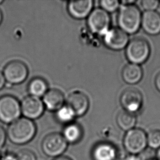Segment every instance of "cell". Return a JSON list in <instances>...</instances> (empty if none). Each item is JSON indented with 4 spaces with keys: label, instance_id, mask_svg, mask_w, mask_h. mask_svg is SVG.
Listing matches in <instances>:
<instances>
[{
    "label": "cell",
    "instance_id": "obj_7",
    "mask_svg": "<svg viewBox=\"0 0 160 160\" xmlns=\"http://www.w3.org/2000/svg\"><path fill=\"white\" fill-rule=\"evenodd\" d=\"M5 80L11 84H19L26 80L28 69L22 61L14 60L7 64L3 69Z\"/></svg>",
    "mask_w": 160,
    "mask_h": 160
},
{
    "label": "cell",
    "instance_id": "obj_13",
    "mask_svg": "<svg viewBox=\"0 0 160 160\" xmlns=\"http://www.w3.org/2000/svg\"><path fill=\"white\" fill-rule=\"evenodd\" d=\"M93 6L92 0L71 1L67 4V10L72 17L82 19L89 16Z\"/></svg>",
    "mask_w": 160,
    "mask_h": 160
},
{
    "label": "cell",
    "instance_id": "obj_24",
    "mask_svg": "<svg viewBox=\"0 0 160 160\" xmlns=\"http://www.w3.org/2000/svg\"><path fill=\"white\" fill-rule=\"evenodd\" d=\"M16 160H36V157L34 152L30 150H20L15 155Z\"/></svg>",
    "mask_w": 160,
    "mask_h": 160
},
{
    "label": "cell",
    "instance_id": "obj_22",
    "mask_svg": "<svg viewBox=\"0 0 160 160\" xmlns=\"http://www.w3.org/2000/svg\"><path fill=\"white\" fill-rule=\"evenodd\" d=\"M147 145L151 149H156L160 148V130H152L147 136Z\"/></svg>",
    "mask_w": 160,
    "mask_h": 160
},
{
    "label": "cell",
    "instance_id": "obj_28",
    "mask_svg": "<svg viewBox=\"0 0 160 160\" xmlns=\"http://www.w3.org/2000/svg\"><path fill=\"white\" fill-rule=\"evenodd\" d=\"M1 160H16L15 155L13 154H6L2 157Z\"/></svg>",
    "mask_w": 160,
    "mask_h": 160
},
{
    "label": "cell",
    "instance_id": "obj_26",
    "mask_svg": "<svg viewBox=\"0 0 160 160\" xmlns=\"http://www.w3.org/2000/svg\"><path fill=\"white\" fill-rule=\"evenodd\" d=\"M137 160H154V154L150 150H144L139 154Z\"/></svg>",
    "mask_w": 160,
    "mask_h": 160
},
{
    "label": "cell",
    "instance_id": "obj_30",
    "mask_svg": "<svg viewBox=\"0 0 160 160\" xmlns=\"http://www.w3.org/2000/svg\"><path fill=\"white\" fill-rule=\"evenodd\" d=\"M155 85L157 89L160 92V72H159L156 76L155 79Z\"/></svg>",
    "mask_w": 160,
    "mask_h": 160
},
{
    "label": "cell",
    "instance_id": "obj_23",
    "mask_svg": "<svg viewBox=\"0 0 160 160\" xmlns=\"http://www.w3.org/2000/svg\"><path fill=\"white\" fill-rule=\"evenodd\" d=\"M100 5L103 9L107 12H113L116 11L120 6V2L119 1H108L103 0L100 2Z\"/></svg>",
    "mask_w": 160,
    "mask_h": 160
},
{
    "label": "cell",
    "instance_id": "obj_33",
    "mask_svg": "<svg viewBox=\"0 0 160 160\" xmlns=\"http://www.w3.org/2000/svg\"><path fill=\"white\" fill-rule=\"evenodd\" d=\"M156 157H157V160H160V148L158 149V151L157 152Z\"/></svg>",
    "mask_w": 160,
    "mask_h": 160
},
{
    "label": "cell",
    "instance_id": "obj_9",
    "mask_svg": "<svg viewBox=\"0 0 160 160\" xmlns=\"http://www.w3.org/2000/svg\"><path fill=\"white\" fill-rule=\"evenodd\" d=\"M20 106L24 118L31 120L41 117L45 110L43 101L40 98L31 95L23 99Z\"/></svg>",
    "mask_w": 160,
    "mask_h": 160
},
{
    "label": "cell",
    "instance_id": "obj_20",
    "mask_svg": "<svg viewBox=\"0 0 160 160\" xmlns=\"http://www.w3.org/2000/svg\"><path fill=\"white\" fill-rule=\"evenodd\" d=\"M47 84L41 78H34L28 85V91L31 96L40 98L47 92Z\"/></svg>",
    "mask_w": 160,
    "mask_h": 160
},
{
    "label": "cell",
    "instance_id": "obj_29",
    "mask_svg": "<svg viewBox=\"0 0 160 160\" xmlns=\"http://www.w3.org/2000/svg\"><path fill=\"white\" fill-rule=\"evenodd\" d=\"M5 82H6V80L3 76V74L0 71V90L3 88L5 84Z\"/></svg>",
    "mask_w": 160,
    "mask_h": 160
},
{
    "label": "cell",
    "instance_id": "obj_8",
    "mask_svg": "<svg viewBox=\"0 0 160 160\" xmlns=\"http://www.w3.org/2000/svg\"><path fill=\"white\" fill-rule=\"evenodd\" d=\"M111 19L108 13L103 9H95L89 15L87 24L92 32L104 35L109 30Z\"/></svg>",
    "mask_w": 160,
    "mask_h": 160
},
{
    "label": "cell",
    "instance_id": "obj_4",
    "mask_svg": "<svg viewBox=\"0 0 160 160\" xmlns=\"http://www.w3.org/2000/svg\"><path fill=\"white\" fill-rule=\"evenodd\" d=\"M21 113V106L17 99L10 95L0 98V121L12 123L19 118Z\"/></svg>",
    "mask_w": 160,
    "mask_h": 160
},
{
    "label": "cell",
    "instance_id": "obj_17",
    "mask_svg": "<svg viewBox=\"0 0 160 160\" xmlns=\"http://www.w3.org/2000/svg\"><path fill=\"white\" fill-rule=\"evenodd\" d=\"M122 76L125 82L130 84H134L141 81L143 77V71L140 66L132 63L128 64L123 68Z\"/></svg>",
    "mask_w": 160,
    "mask_h": 160
},
{
    "label": "cell",
    "instance_id": "obj_6",
    "mask_svg": "<svg viewBox=\"0 0 160 160\" xmlns=\"http://www.w3.org/2000/svg\"><path fill=\"white\" fill-rule=\"evenodd\" d=\"M67 147V142L62 134L52 133L44 138L42 142V149L49 157L57 158L61 156Z\"/></svg>",
    "mask_w": 160,
    "mask_h": 160
},
{
    "label": "cell",
    "instance_id": "obj_2",
    "mask_svg": "<svg viewBox=\"0 0 160 160\" xmlns=\"http://www.w3.org/2000/svg\"><path fill=\"white\" fill-rule=\"evenodd\" d=\"M141 11L136 5H125L118 16V22L121 30L128 33L137 32L141 24Z\"/></svg>",
    "mask_w": 160,
    "mask_h": 160
},
{
    "label": "cell",
    "instance_id": "obj_14",
    "mask_svg": "<svg viewBox=\"0 0 160 160\" xmlns=\"http://www.w3.org/2000/svg\"><path fill=\"white\" fill-rule=\"evenodd\" d=\"M144 30L150 35L160 33V14L156 11H146L141 19Z\"/></svg>",
    "mask_w": 160,
    "mask_h": 160
},
{
    "label": "cell",
    "instance_id": "obj_15",
    "mask_svg": "<svg viewBox=\"0 0 160 160\" xmlns=\"http://www.w3.org/2000/svg\"><path fill=\"white\" fill-rule=\"evenodd\" d=\"M64 96L60 90L51 89L43 96V104L50 111H58L64 106Z\"/></svg>",
    "mask_w": 160,
    "mask_h": 160
},
{
    "label": "cell",
    "instance_id": "obj_35",
    "mask_svg": "<svg viewBox=\"0 0 160 160\" xmlns=\"http://www.w3.org/2000/svg\"><path fill=\"white\" fill-rule=\"evenodd\" d=\"M3 2L2 0H0V4L1 3H2V2Z\"/></svg>",
    "mask_w": 160,
    "mask_h": 160
},
{
    "label": "cell",
    "instance_id": "obj_12",
    "mask_svg": "<svg viewBox=\"0 0 160 160\" xmlns=\"http://www.w3.org/2000/svg\"><path fill=\"white\" fill-rule=\"evenodd\" d=\"M88 98L84 93L79 91L70 93L67 100V105L77 117L84 115L89 107Z\"/></svg>",
    "mask_w": 160,
    "mask_h": 160
},
{
    "label": "cell",
    "instance_id": "obj_25",
    "mask_svg": "<svg viewBox=\"0 0 160 160\" xmlns=\"http://www.w3.org/2000/svg\"><path fill=\"white\" fill-rule=\"evenodd\" d=\"M159 1L154 0H144L141 1V5L143 8L147 11H154L158 6Z\"/></svg>",
    "mask_w": 160,
    "mask_h": 160
},
{
    "label": "cell",
    "instance_id": "obj_16",
    "mask_svg": "<svg viewBox=\"0 0 160 160\" xmlns=\"http://www.w3.org/2000/svg\"><path fill=\"white\" fill-rule=\"evenodd\" d=\"M92 156L94 160H115L117 158V150L110 144L100 143L93 149Z\"/></svg>",
    "mask_w": 160,
    "mask_h": 160
},
{
    "label": "cell",
    "instance_id": "obj_1",
    "mask_svg": "<svg viewBox=\"0 0 160 160\" xmlns=\"http://www.w3.org/2000/svg\"><path fill=\"white\" fill-rule=\"evenodd\" d=\"M36 132V128L31 120L21 118L11 123L7 136L12 143L23 145L33 139Z\"/></svg>",
    "mask_w": 160,
    "mask_h": 160
},
{
    "label": "cell",
    "instance_id": "obj_3",
    "mask_svg": "<svg viewBox=\"0 0 160 160\" xmlns=\"http://www.w3.org/2000/svg\"><path fill=\"white\" fill-rule=\"evenodd\" d=\"M128 60L134 64H141L145 62L149 56V44L145 39L136 38L128 43L125 52Z\"/></svg>",
    "mask_w": 160,
    "mask_h": 160
},
{
    "label": "cell",
    "instance_id": "obj_31",
    "mask_svg": "<svg viewBox=\"0 0 160 160\" xmlns=\"http://www.w3.org/2000/svg\"><path fill=\"white\" fill-rule=\"evenodd\" d=\"M136 1H133V0H131V1H121V3L122 4L125 5H131V4H133L134 3H135Z\"/></svg>",
    "mask_w": 160,
    "mask_h": 160
},
{
    "label": "cell",
    "instance_id": "obj_19",
    "mask_svg": "<svg viewBox=\"0 0 160 160\" xmlns=\"http://www.w3.org/2000/svg\"><path fill=\"white\" fill-rule=\"evenodd\" d=\"M62 135L67 143L74 144L82 138V128L76 123H70L64 128Z\"/></svg>",
    "mask_w": 160,
    "mask_h": 160
},
{
    "label": "cell",
    "instance_id": "obj_27",
    "mask_svg": "<svg viewBox=\"0 0 160 160\" xmlns=\"http://www.w3.org/2000/svg\"><path fill=\"white\" fill-rule=\"evenodd\" d=\"M7 133L4 128L0 126V149L2 148L6 140Z\"/></svg>",
    "mask_w": 160,
    "mask_h": 160
},
{
    "label": "cell",
    "instance_id": "obj_10",
    "mask_svg": "<svg viewBox=\"0 0 160 160\" xmlns=\"http://www.w3.org/2000/svg\"><path fill=\"white\" fill-rule=\"evenodd\" d=\"M143 96L138 89L129 88L121 94L120 102L125 110L134 113L141 109L143 104Z\"/></svg>",
    "mask_w": 160,
    "mask_h": 160
},
{
    "label": "cell",
    "instance_id": "obj_21",
    "mask_svg": "<svg viewBox=\"0 0 160 160\" xmlns=\"http://www.w3.org/2000/svg\"><path fill=\"white\" fill-rule=\"evenodd\" d=\"M75 115L72 109L67 105H64L61 108L56 111V119L60 122L69 124L72 122Z\"/></svg>",
    "mask_w": 160,
    "mask_h": 160
},
{
    "label": "cell",
    "instance_id": "obj_18",
    "mask_svg": "<svg viewBox=\"0 0 160 160\" xmlns=\"http://www.w3.org/2000/svg\"><path fill=\"white\" fill-rule=\"evenodd\" d=\"M116 121L120 128L125 131H128L134 128L136 123V118L134 113L122 110L117 115Z\"/></svg>",
    "mask_w": 160,
    "mask_h": 160
},
{
    "label": "cell",
    "instance_id": "obj_11",
    "mask_svg": "<svg viewBox=\"0 0 160 160\" xmlns=\"http://www.w3.org/2000/svg\"><path fill=\"white\" fill-rule=\"evenodd\" d=\"M128 39L127 33L120 28H111L104 35V43L113 50L123 49L127 46Z\"/></svg>",
    "mask_w": 160,
    "mask_h": 160
},
{
    "label": "cell",
    "instance_id": "obj_5",
    "mask_svg": "<svg viewBox=\"0 0 160 160\" xmlns=\"http://www.w3.org/2000/svg\"><path fill=\"white\" fill-rule=\"evenodd\" d=\"M123 145L128 153L133 155L140 154L147 145V136L143 130L133 128L126 133Z\"/></svg>",
    "mask_w": 160,
    "mask_h": 160
},
{
    "label": "cell",
    "instance_id": "obj_34",
    "mask_svg": "<svg viewBox=\"0 0 160 160\" xmlns=\"http://www.w3.org/2000/svg\"><path fill=\"white\" fill-rule=\"evenodd\" d=\"M2 20V13L1 12V11L0 10V24L1 23Z\"/></svg>",
    "mask_w": 160,
    "mask_h": 160
},
{
    "label": "cell",
    "instance_id": "obj_32",
    "mask_svg": "<svg viewBox=\"0 0 160 160\" xmlns=\"http://www.w3.org/2000/svg\"><path fill=\"white\" fill-rule=\"evenodd\" d=\"M54 160H72L69 158H67V156H60L57 157Z\"/></svg>",
    "mask_w": 160,
    "mask_h": 160
}]
</instances>
